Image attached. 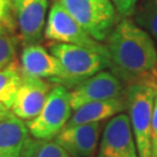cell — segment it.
Listing matches in <instances>:
<instances>
[{
  "label": "cell",
  "instance_id": "cell-14",
  "mask_svg": "<svg viewBox=\"0 0 157 157\" xmlns=\"http://www.w3.org/2000/svg\"><path fill=\"white\" fill-rule=\"evenodd\" d=\"M124 109H126L124 98L87 102L73 111L67 126L102 122L104 120H109L114 115L122 113Z\"/></svg>",
  "mask_w": 157,
  "mask_h": 157
},
{
  "label": "cell",
  "instance_id": "cell-16",
  "mask_svg": "<svg viewBox=\"0 0 157 157\" xmlns=\"http://www.w3.org/2000/svg\"><path fill=\"white\" fill-rule=\"evenodd\" d=\"M134 21L157 40V0H139Z\"/></svg>",
  "mask_w": 157,
  "mask_h": 157
},
{
  "label": "cell",
  "instance_id": "cell-4",
  "mask_svg": "<svg viewBox=\"0 0 157 157\" xmlns=\"http://www.w3.org/2000/svg\"><path fill=\"white\" fill-rule=\"evenodd\" d=\"M73 19L98 42L107 36L121 19L112 0H61Z\"/></svg>",
  "mask_w": 157,
  "mask_h": 157
},
{
  "label": "cell",
  "instance_id": "cell-9",
  "mask_svg": "<svg viewBox=\"0 0 157 157\" xmlns=\"http://www.w3.org/2000/svg\"><path fill=\"white\" fill-rule=\"evenodd\" d=\"M40 143L14 114L0 122V157H35Z\"/></svg>",
  "mask_w": 157,
  "mask_h": 157
},
{
  "label": "cell",
  "instance_id": "cell-13",
  "mask_svg": "<svg viewBox=\"0 0 157 157\" xmlns=\"http://www.w3.org/2000/svg\"><path fill=\"white\" fill-rule=\"evenodd\" d=\"M20 67L25 76L45 79L55 85L63 79V69L58 59L39 43L23 45Z\"/></svg>",
  "mask_w": 157,
  "mask_h": 157
},
{
  "label": "cell",
  "instance_id": "cell-18",
  "mask_svg": "<svg viewBox=\"0 0 157 157\" xmlns=\"http://www.w3.org/2000/svg\"><path fill=\"white\" fill-rule=\"evenodd\" d=\"M35 157H71L54 140L40 141Z\"/></svg>",
  "mask_w": 157,
  "mask_h": 157
},
{
  "label": "cell",
  "instance_id": "cell-1",
  "mask_svg": "<svg viewBox=\"0 0 157 157\" xmlns=\"http://www.w3.org/2000/svg\"><path fill=\"white\" fill-rule=\"evenodd\" d=\"M108 69L124 86L157 84V50L151 35L130 17H121L105 43Z\"/></svg>",
  "mask_w": 157,
  "mask_h": 157
},
{
  "label": "cell",
  "instance_id": "cell-19",
  "mask_svg": "<svg viewBox=\"0 0 157 157\" xmlns=\"http://www.w3.org/2000/svg\"><path fill=\"white\" fill-rule=\"evenodd\" d=\"M119 15L121 17H130L135 12L139 0H112Z\"/></svg>",
  "mask_w": 157,
  "mask_h": 157
},
{
  "label": "cell",
  "instance_id": "cell-23",
  "mask_svg": "<svg viewBox=\"0 0 157 157\" xmlns=\"http://www.w3.org/2000/svg\"><path fill=\"white\" fill-rule=\"evenodd\" d=\"M6 1H7V2H8V4H10V5H11L12 2H14V1H15V0H6Z\"/></svg>",
  "mask_w": 157,
  "mask_h": 157
},
{
  "label": "cell",
  "instance_id": "cell-11",
  "mask_svg": "<svg viewBox=\"0 0 157 157\" xmlns=\"http://www.w3.org/2000/svg\"><path fill=\"white\" fill-rule=\"evenodd\" d=\"M102 126V122L67 126L54 141L71 157H94Z\"/></svg>",
  "mask_w": 157,
  "mask_h": 157
},
{
  "label": "cell",
  "instance_id": "cell-22",
  "mask_svg": "<svg viewBox=\"0 0 157 157\" xmlns=\"http://www.w3.org/2000/svg\"><path fill=\"white\" fill-rule=\"evenodd\" d=\"M10 12V4L6 0H0V22Z\"/></svg>",
  "mask_w": 157,
  "mask_h": 157
},
{
  "label": "cell",
  "instance_id": "cell-6",
  "mask_svg": "<svg viewBox=\"0 0 157 157\" xmlns=\"http://www.w3.org/2000/svg\"><path fill=\"white\" fill-rule=\"evenodd\" d=\"M43 34L47 40L54 41L56 43L79 45L107 55L105 44H101L100 42L93 39L73 19L72 15L63 6L61 0L51 6Z\"/></svg>",
  "mask_w": 157,
  "mask_h": 157
},
{
  "label": "cell",
  "instance_id": "cell-17",
  "mask_svg": "<svg viewBox=\"0 0 157 157\" xmlns=\"http://www.w3.org/2000/svg\"><path fill=\"white\" fill-rule=\"evenodd\" d=\"M19 43V35L11 32L10 27L0 23V70L15 61Z\"/></svg>",
  "mask_w": 157,
  "mask_h": 157
},
{
  "label": "cell",
  "instance_id": "cell-7",
  "mask_svg": "<svg viewBox=\"0 0 157 157\" xmlns=\"http://www.w3.org/2000/svg\"><path fill=\"white\" fill-rule=\"evenodd\" d=\"M95 157H139L128 114L119 113L107 121Z\"/></svg>",
  "mask_w": 157,
  "mask_h": 157
},
{
  "label": "cell",
  "instance_id": "cell-8",
  "mask_svg": "<svg viewBox=\"0 0 157 157\" xmlns=\"http://www.w3.org/2000/svg\"><path fill=\"white\" fill-rule=\"evenodd\" d=\"M126 86L111 71L102 70L95 73L70 91L72 109H77L87 102L124 98Z\"/></svg>",
  "mask_w": 157,
  "mask_h": 157
},
{
  "label": "cell",
  "instance_id": "cell-3",
  "mask_svg": "<svg viewBox=\"0 0 157 157\" xmlns=\"http://www.w3.org/2000/svg\"><path fill=\"white\" fill-rule=\"evenodd\" d=\"M49 51L63 69V79L58 85L73 89L95 73L108 69L107 55L69 43H52Z\"/></svg>",
  "mask_w": 157,
  "mask_h": 157
},
{
  "label": "cell",
  "instance_id": "cell-10",
  "mask_svg": "<svg viewBox=\"0 0 157 157\" xmlns=\"http://www.w3.org/2000/svg\"><path fill=\"white\" fill-rule=\"evenodd\" d=\"M11 5L15 12L20 42L23 45L41 42L44 32L48 0H15Z\"/></svg>",
  "mask_w": 157,
  "mask_h": 157
},
{
  "label": "cell",
  "instance_id": "cell-15",
  "mask_svg": "<svg viewBox=\"0 0 157 157\" xmlns=\"http://www.w3.org/2000/svg\"><path fill=\"white\" fill-rule=\"evenodd\" d=\"M21 82L22 71L20 63L17 61H13L11 64L0 70V102L11 109Z\"/></svg>",
  "mask_w": 157,
  "mask_h": 157
},
{
  "label": "cell",
  "instance_id": "cell-12",
  "mask_svg": "<svg viewBox=\"0 0 157 157\" xmlns=\"http://www.w3.org/2000/svg\"><path fill=\"white\" fill-rule=\"evenodd\" d=\"M51 89L50 82L45 79L22 75V82L12 106L13 114L25 122L36 118L44 106Z\"/></svg>",
  "mask_w": 157,
  "mask_h": 157
},
{
  "label": "cell",
  "instance_id": "cell-5",
  "mask_svg": "<svg viewBox=\"0 0 157 157\" xmlns=\"http://www.w3.org/2000/svg\"><path fill=\"white\" fill-rule=\"evenodd\" d=\"M72 111L70 91L63 85H54L39 115L26 124L34 139L54 140L65 128Z\"/></svg>",
  "mask_w": 157,
  "mask_h": 157
},
{
  "label": "cell",
  "instance_id": "cell-20",
  "mask_svg": "<svg viewBox=\"0 0 157 157\" xmlns=\"http://www.w3.org/2000/svg\"><path fill=\"white\" fill-rule=\"evenodd\" d=\"M151 157H157V93L156 97H155V105H154V113H152Z\"/></svg>",
  "mask_w": 157,
  "mask_h": 157
},
{
  "label": "cell",
  "instance_id": "cell-2",
  "mask_svg": "<svg viewBox=\"0 0 157 157\" xmlns=\"http://www.w3.org/2000/svg\"><path fill=\"white\" fill-rule=\"evenodd\" d=\"M156 93L157 84L136 83L126 86V109L139 157H151V124Z\"/></svg>",
  "mask_w": 157,
  "mask_h": 157
},
{
  "label": "cell",
  "instance_id": "cell-21",
  "mask_svg": "<svg viewBox=\"0 0 157 157\" xmlns=\"http://www.w3.org/2000/svg\"><path fill=\"white\" fill-rule=\"evenodd\" d=\"M12 115H13V112H12L11 108L4 105L2 102H0V122L6 120V119H8Z\"/></svg>",
  "mask_w": 157,
  "mask_h": 157
},
{
  "label": "cell",
  "instance_id": "cell-24",
  "mask_svg": "<svg viewBox=\"0 0 157 157\" xmlns=\"http://www.w3.org/2000/svg\"><path fill=\"white\" fill-rule=\"evenodd\" d=\"M155 78H156V82H157V65H156V70H155Z\"/></svg>",
  "mask_w": 157,
  "mask_h": 157
}]
</instances>
